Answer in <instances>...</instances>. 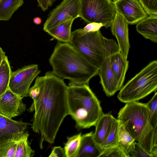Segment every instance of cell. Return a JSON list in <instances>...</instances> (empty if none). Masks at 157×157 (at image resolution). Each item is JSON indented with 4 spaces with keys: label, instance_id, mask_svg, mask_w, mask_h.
<instances>
[{
    "label": "cell",
    "instance_id": "6da1fadb",
    "mask_svg": "<svg viewBox=\"0 0 157 157\" xmlns=\"http://www.w3.org/2000/svg\"><path fill=\"white\" fill-rule=\"evenodd\" d=\"M67 87L63 80L49 71L37 77L29 89L28 96L33 101L28 110L34 112L32 128L40 135L41 149L44 141L54 143L63 121L69 115Z\"/></svg>",
    "mask_w": 157,
    "mask_h": 157
},
{
    "label": "cell",
    "instance_id": "7a4b0ae2",
    "mask_svg": "<svg viewBox=\"0 0 157 157\" xmlns=\"http://www.w3.org/2000/svg\"><path fill=\"white\" fill-rule=\"evenodd\" d=\"M52 72L70 82L89 85L98 74L99 68L90 63L70 43L59 41L49 59Z\"/></svg>",
    "mask_w": 157,
    "mask_h": 157
},
{
    "label": "cell",
    "instance_id": "3957f363",
    "mask_svg": "<svg viewBox=\"0 0 157 157\" xmlns=\"http://www.w3.org/2000/svg\"><path fill=\"white\" fill-rule=\"evenodd\" d=\"M117 119L136 142L154 157H157V129L151 124L146 103H126L120 110Z\"/></svg>",
    "mask_w": 157,
    "mask_h": 157
},
{
    "label": "cell",
    "instance_id": "277c9868",
    "mask_svg": "<svg viewBox=\"0 0 157 157\" xmlns=\"http://www.w3.org/2000/svg\"><path fill=\"white\" fill-rule=\"evenodd\" d=\"M67 98L69 115L79 129L95 126L104 114L99 101L89 85L70 82Z\"/></svg>",
    "mask_w": 157,
    "mask_h": 157
},
{
    "label": "cell",
    "instance_id": "5b68a950",
    "mask_svg": "<svg viewBox=\"0 0 157 157\" xmlns=\"http://www.w3.org/2000/svg\"><path fill=\"white\" fill-rule=\"evenodd\" d=\"M157 90V61L150 62L123 86L117 95L121 102L138 101Z\"/></svg>",
    "mask_w": 157,
    "mask_h": 157
},
{
    "label": "cell",
    "instance_id": "8992f818",
    "mask_svg": "<svg viewBox=\"0 0 157 157\" xmlns=\"http://www.w3.org/2000/svg\"><path fill=\"white\" fill-rule=\"evenodd\" d=\"M103 37L100 30L86 32L79 29L71 32L69 43L90 63L99 68L105 58Z\"/></svg>",
    "mask_w": 157,
    "mask_h": 157
},
{
    "label": "cell",
    "instance_id": "52a82bcc",
    "mask_svg": "<svg viewBox=\"0 0 157 157\" xmlns=\"http://www.w3.org/2000/svg\"><path fill=\"white\" fill-rule=\"evenodd\" d=\"M79 17L86 23L102 24L106 28L110 27L117 11L112 0H80Z\"/></svg>",
    "mask_w": 157,
    "mask_h": 157
},
{
    "label": "cell",
    "instance_id": "ba28073f",
    "mask_svg": "<svg viewBox=\"0 0 157 157\" xmlns=\"http://www.w3.org/2000/svg\"><path fill=\"white\" fill-rule=\"evenodd\" d=\"M40 72L38 65L36 64L26 65L12 71L9 88L22 99L28 96L30 85Z\"/></svg>",
    "mask_w": 157,
    "mask_h": 157
},
{
    "label": "cell",
    "instance_id": "9c48e42d",
    "mask_svg": "<svg viewBox=\"0 0 157 157\" xmlns=\"http://www.w3.org/2000/svg\"><path fill=\"white\" fill-rule=\"evenodd\" d=\"M80 10V0H63L49 14L44 24V30L46 32L64 21L79 17Z\"/></svg>",
    "mask_w": 157,
    "mask_h": 157
},
{
    "label": "cell",
    "instance_id": "30bf717a",
    "mask_svg": "<svg viewBox=\"0 0 157 157\" xmlns=\"http://www.w3.org/2000/svg\"><path fill=\"white\" fill-rule=\"evenodd\" d=\"M114 3L117 12L128 24H137L148 16L138 0H118Z\"/></svg>",
    "mask_w": 157,
    "mask_h": 157
},
{
    "label": "cell",
    "instance_id": "8fae6325",
    "mask_svg": "<svg viewBox=\"0 0 157 157\" xmlns=\"http://www.w3.org/2000/svg\"><path fill=\"white\" fill-rule=\"evenodd\" d=\"M22 99L9 88L0 96V113L10 119L20 115L26 109Z\"/></svg>",
    "mask_w": 157,
    "mask_h": 157
},
{
    "label": "cell",
    "instance_id": "7c38bea8",
    "mask_svg": "<svg viewBox=\"0 0 157 157\" xmlns=\"http://www.w3.org/2000/svg\"><path fill=\"white\" fill-rule=\"evenodd\" d=\"M128 24L123 17L117 12L110 26L112 34L117 40L119 52L126 59L130 48Z\"/></svg>",
    "mask_w": 157,
    "mask_h": 157
},
{
    "label": "cell",
    "instance_id": "4fadbf2b",
    "mask_svg": "<svg viewBox=\"0 0 157 157\" xmlns=\"http://www.w3.org/2000/svg\"><path fill=\"white\" fill-rule=\"evenodd\" d=\"M30 124L12 120L0 113V142L9 139L18 140Z\"/></svg>",
    "mask_w": 157,
    "mask_h": 157
},
{
    "label": "cell",
    "instance_id": "5bb4252c",
    "mask_svg": "<svg viewBox=\"0 0 157 157\" xmlns=\"http://www.w3.org/2000/svg\"><path fill=\"white\" fill-rule=\"evenodd\" d=\"M107 56L99 67L98 74L100 82L106 95L113 96L119 90L118 84L111 68L110 56Z\"/></svg>",
    "mask_w": 157,
    "mask_h": 157
},
{
    "label": "cell",
    "instance_id": "9a60e30c",
    "mask_svg": "<svg viewBox=\"0 0 157 157\" xmlns=\"http://www.w3.org/2000/svg\"><path fill=\"white\" fill-rule=\"evenodd\" d=\"M110 59L111 68L120 90L123 86L129 62L120 52L111 55Z\"/></svg>",
    "mask_w": 157,
    "mask_h": 157
},
{
    "label": "cell",
    "instance_id": "2e32d148",
    "mask_svg": "<svg viewBox=\"0 0 157 157\" xmlns=\"http://www.w3.org/2000/svg\"><path fill=\"white\" fill-rule=\"evenodd\" d=\"M94 132L82 135L79 148L75 157H99L102 150L95 141Z\"/></svg>",
    "mask_w": 157,
    "mask_h": 157
},
{
    "label": "cell",
    "instance_id": "e0dca14e",
    "mask_svg": "<svg viewBox=\"0 0 157 157\" xmlns=\"http://www.w3.org/2000/svg\"><path fill=\"white\" fill-rule=\"evenodd\" d=\"M116 119L109 113H104L97 122L93 136L95 141L100 147L110 131Z\"/></svg>",
    "mask_w": 157,
    "mask_h": 157
},
{
    "label": "cell",
    "instance_id": "ac0fdd59",
    "mask_svg": "<svg viewBox=\"0 0 157 157\" xmlns=\"http://www.w3.org/2000/svg\"><path fill=\"white\" fill-rule=\"evenodd\" d=\"M137 31L146 39L157 42V15H151L137 24Z\"/></svg>",
    "mask_w": 157,
    "mask_h": 157
},
{
    "label": "cell",
    "instance_id": "d6986e66",
    "mask_svg": "<svg viewBox=\"0 0 157 157\" xmlns=\"http://www.w3.org/2000/svg\"><path fill=\"white\" fill-rule=\"evenodd\" d=\"M74 20L67 21L48 30L46 32L53 38L63 43H69L71 28Z\"/></svg>",
    "mask_w": 157,
    "mask_h": 157
},
{
    "label": "cell",
    "instance_id": "ffe728a7",
    "mask_svg": "<svg viewBox=\"0 0 157 157\" xmlns=\"http://www.w3.org/2000/svg\"><path fill=\"white\" fill-rule=\"evenodd\" d=\"M23 0H0V21H8L22 6Z\"/></svg>",
    "mask_w": 157,
    "mask_h": 157
},
{
    "label": "cell",
    "instance_id": "44dd1931",
    "mask_svg": "<svg viewBox=\"0 0 157 157\" xmlns=\"http://www.w3.org/2000/svg\"><path fill=\"white\" fill-rule=\"evenodd\" d=\"M136 142L123 125L120 123L118 132V146L125 152L129 154L133 150Z\"/></svg>",
    "mask_w": 157,
    "mask_h": 157
},
{
    "label": "cell",
    "instance_id": "7402d4cb",
    "mask_svg": "<svg viewBox=\"0 0 157 157\" xmlns=\"http://www.w3.org/2000/svg\"><path fill=\"white\" fill-rule=\"evenodd\" d=\"M12 71L8 57L6 55L0 65V96L9 88Z\"/></svg>",
    "mask_w": 157,
    "mask_h": 157
},
{
    "label": "cell",
    "instance_id": "603a6c76",
    "mask_svg": "<svg viewBox=\"0 0 157 157\" xmlns=\"http://www.w3.org/2000/svg\"><path fill=\"white\" fill-rule=\"evenodd\" d=\"M29 134L25 132L17 141L14 157H32L35 151L31 148L29 144Z\"/></svg>",
    "mask_w": 157,
    "mask_h": 157
},
{
    "label": "cell",
    "instance_id": "cb8c5ba5",
    "mask_svg": "<svg viewBox=\"0 0 157 157\" xmlns=\"http://www.w3.org/2000/svg\"><path fill=\"white\" fill-rule=\"evenodd\" d=\"M81 133L67 137V141L63 148L66 157H75L80 145Z\"/></svg>",
    "mask_w": 157,
    "mask_h": 157
},
{
    "label": "cell",
    "instance_id": "d4e9b609",
    "mask_svg": "<svg viewBox=\"0 0 157 157\" xmlns=\"http://www.w3.org/2000/svg\"><path fill=\"white\" fill-rule=\"evenodd\" d=\"M120 124L119 121L116 119L107 137L101 146V147L102 150L118 146Z\"/></svg>",
    "mask_w": 157,
    "mask_h": 157
},
{
    "label": "cell",
    "instance_id": "484cf974",
    "mask_svg": "<svg viewBox=\"0 0 157 157\" xmlns=\"http://www.w3.org/2000/svg\"><path fill=\"white\" fill-rule=\"evenodd\" d=\"M18 140H6L0 142V157H14Z\"/></svg>",
    "mask_w": 157,
    "mask_h": 157
},
{
    "label": "cell",
    "instance_id": "4316f807",
    "mask_svg": "<svg viewBox=\"0 0 157 157\" xmlns=\"http://www.w3.org/2000/svg\"><path fill=\"white\" fill-rule=\"evenodd\" d=\"M149 110V118L151 125L157 129V92H155L151 99L147 103Z\"/></svg>",
    "mask_w": 157,
    "mask_h": 157
},
{
    "label": "cell",
    "instance_id": "83f0119b",
    "mask_svg": "<svg viewBox=\"0 0 157 157\" xmlns=\"http://www.w3.org/2000/svg\"><path fill=\"white\" fill-rule=\"evenodd\" d=\"M130 155L117 146L103 150L99 157H129Z\"/></svg>",
    "mask_w": 157,
    "mask_h": 157
},
{
    "label": "cell",
    "instance_id": "f1b7e54d",
    "mask_svg": "<svg viewBox=\"0 0 157 157\" xmlns=\"http://www.w3.org/2000/svg\"><path fill=\"white\" fill-rule=\"evenodd\" d=\"M103 41L105 56H110L113 54L119 52L118 44L114 40L107 39L104 36Z\"/></svg>",
    "mask_w": 157,
    "mask_h": 157
},
{
    "label": "cell",
    "instance_id": "f546056e",
    "mask_svg": "<svg viewBox=\"0 0 157 157\" xmlns=\"http://www.w3.org/2000/svg\"><path fill=\"white\" fill-rule=\"evenodd\" d=\"M149 15H157V0H138Z\"/></svg>",
    "mask_w": 157,
    "mask_h": 157
},
{
    "label": "cell",
    "instance_id": "4dcf8cb0",
    "mask_svg": "<svg viewBox=\"0 0 157 157\" xmlns=\"http://www.w3.org/2000/svg\"><path fill=\"white\" fill-rule=\"evenodd\" d=\"M129 155L132 157H154L148 153L139 143L136 142L133 150Z\"/></svg>",
    "mask_w": 157,
    "mask_h": 157
},
{
    "label": "cell",
    "instance_id": "1f68e13d",
    "mask_svg": "<svg viewBox=\"0 0 157 157\" xmlns=\"http://www.w3.org/2000/svg\"><path fill=\"white\" fill-rule=\"evenodd\" d=\"M103 26V25L101 23L92 22L87 24L82 29L86 32H94L99 30Z\"/></svg>",
    "mask_w": 157,
    "mask_h": 157
},
{
    "label": "cell",
    "instance_id": "d6a6232c",
    "mask_svg": "<svg viewBox=\"0 0 157 157\" xmlns=\"http://www.w3.org/2000/svg\"><path fill=\"white\" fill-rule=\"evenodd\" d=\"M49 157H66L64 148L60 146L54 147Z\"/></svg>",
    "mask_w": 157,
    "mask_h": 157
},
{
    "label": "cell",
    "instance_id": "836d02e7",
    "mask_svg": "<svg viewBox=\"0 0 157 157\" xmlns=\"http://www.w3.org/2000/svg\"><path fill=\"white\" fill-rule=\"evenodd\" d=\"M36 0L38 3V6L40 7L43 11L46 10L55 1V0Z\"/></svg>",
    "mask_w": 157,
    "mask_h": 157
},
{
    "label": "cell",
    "instance_id": "e575fe53",
    "mask_svg": "<svg viewBox=\"0 0 157 157\" xmlns=\"http://www.w3.org/2000/svg\"><path fill=\"white\" fill-rule=\"evenodd\" d=\"M6 53L0 47V65L1 62L6 56Z\"/></svg>",
    "mask_w": 157,
    "mask_h": 157
},
{
    "label": "cell",
    "instance_id": "d590c367",
    "mask_svg": "<svg viewBox=\"0 0 157 157\" xmlns=\"http://www.w3.org/2000/svg\"><path fill=\"white\" fill-rule=\"evenodd\" d=\"M33 23L37 25H39L41 24L42 22L41 18L39 17H36L33 19Z\"/></svg>",
    "mask_w": 157,
    "mask_h": 157
},
{
    "label": "cell",
    "instance_id": "8d00e7d4",
    "mask_svg": "<svg viewBox=\"0 0 157 157\" xmlns=\"http://www.w3.org/2000/svg\"><path fill=\"white\" fill-rule=\"evenodd\" d=\"M112 0L114 2H115L118 1V0Z\"/></svg>",
    "mask_w": 157,
    "mask_h": 157
}]
</instances>
